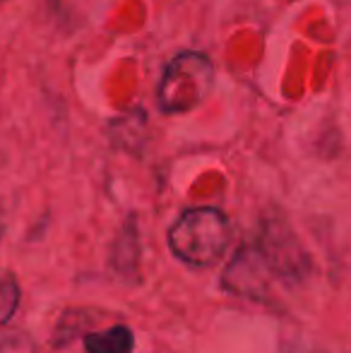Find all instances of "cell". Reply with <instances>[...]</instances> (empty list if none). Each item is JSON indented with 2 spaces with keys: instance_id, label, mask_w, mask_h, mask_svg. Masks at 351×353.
<instances>
[{
  "instance_id": "1",
  "label": "cell",
  "mask_w": 351,
  "mask_h": 353,
  "mask_svg": "<svg viewBox=\"0 0 351 353\" xmlns=\"http://www.w3.org/2000/svg\"><path fill=\"white\" fill-rule=\"evenodd\" d=\"M305 255L296 241H286V236L277 228H265L263 236L253 245L241 248L226 270V288L243 296H263L265 274H274L281 279H299L305 270Z\"/></svg>"
},
{
  "instance_id": "6",
  "label": "cell",
  "mask_w": 351,
  "mask_h": 353,
  "mask_svg": "<svg viewBox=\"0 0 351 353\" xmlns=\"http://www.w3.org/2000/svg\"><path fill=\"white\" fill-rule=\"evenodd\" d=\"M0 353H37V344L27 332H3L0 334Z\"/></svg>"
},
{
  "instance_id": "8",
  "label": "cell",
  "mask_w": 351,
  "mask_h": 353,
  "mask_svg": "<svg viewBox=\"0 0 351 353\" xmlns=\"http://www.w3.org/2000/svg\"><path fill=\"white\" fill-rule=\"evenodd\" d=\"M0 3H5V0H0Z\"/></svg>"
},
{
  "instance_id": "7",
  "label": "cell",
  "mask_w": 351,
  "mask_h": 353,
  "mask_svg": "<svg viewBox=\"0 0 351 353\" xmlns=\"http://www.w3.org/2000/svg\"><path fill=\"white\" fill-rule=\"evenodd\" d=\"M3 231H5V205L0 200V238H3Z\"/></svg>"
},
{
  "instance_id": "5",
  "label": "cell",
  "mask_w": 351,
  "mask_h": 353,
  "mask_svg": "<svg viewBox=\"0 0 351 353\" xmlns=\"http://www.w3.org/2000/svg\"><path fill=\"white\" fill-rule=\"evenodd\" d=\"M19 307V283L14 276L0 274V325L12 320Z\"/></svg>"
},
{
  "instance_id": "4",
  "label": "cell",
  "mask_w": 351,
  "mask_h": 353,
  "mask_svg": "<svg viewBox=\"0 0 351 353\" xmlns=\"http://www.w3.org/2000/svg\"><path fill=\"white\" fill-rule=\"evenodd\" d=\"M87 353H130L132 332L126 325H113L108 330L94 332L85 336Z\"/></svg>"
},
{
  "instance_id": "3",
  "label": "cell",
  "mask_w": 351,
  "mask_h": 353,
  "mask_svg": "<svg viewBox=\"0 0 351 353\" xmlns=\"http://www.w3.org/2000/svg\"><path fill=\"white\" fill-rule=\"evenodd\" d=\"M214 84V65L205 53L183 51L166 65L157 87L161 113H188L207 99Z\"/></svg>"
},
{
  "instance_id": "2",
  "label": "cell",
  "mask_w": 351,
  "mask_h": 353,
  "mask_svg": "<svg viewBox=\"0 0 351 353\" xmlns=\"http://www.w3.org/2000/svg\"><path fill=\"white\" fill-rule=\"evenodd\" d=\"M231 223L221 210L195 207L178 216L169 231L171 252L190 267H212L229 248Z\"/></svg>"
}]
</instances>
